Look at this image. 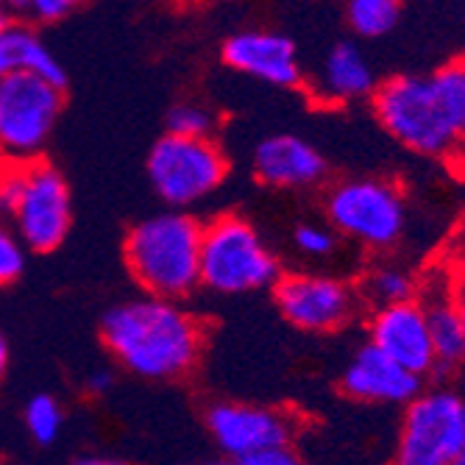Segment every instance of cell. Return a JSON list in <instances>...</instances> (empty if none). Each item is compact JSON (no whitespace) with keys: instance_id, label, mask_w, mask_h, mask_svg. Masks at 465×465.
I'll use <instances>...</instances> for the list:
<instances>
[{"instance_id":"obj_12","label":"cell","mask_w":465,"mask_h":465,"mask_svg":"<svg viewBox=\"0 0 465 465\" xmlns=\"http://www.w3.org/2000/svg\"><path fill=\"white\" fill-rule=\"evenodd\" d=\"M368 346L420 379L438 368L427 315L415 299L376 310L368 323Z\"/></svg>"},{"instance_id":"obj_35","label":"cell","mask_w":465,"mask_h":465,"mask_svg":"<svg viewBox=\"0 0 465 465\" xmlns=\"http://www.w3.org/2000/svg\"><path fill=\"white\" fill-rule=\"evenodd\" d=\"M462 159H465V148H462Z\"/></svg>"},{"instance_id":"obj_4","label":"cell","mask_w":465,"mask_h":465,"mask_svg":"<svg viewBox=\"0 0 465 465\" xmlns=\"http://www.w3.org/2000/svg\"><path fill=\"white\" fill-rule=\"evenodd\" d=\"M279 260L262 242L260 232L240 215H221L203 226L201 284L226 292H253L279 282Z\"/></svg>"},{"instance_id":"obj_15","label":"cell","mask_w":465,"mask_h":465,"mask_svg":"<svg viewBox=\"0 0 465 465\" xmlns=\"http://www.w3.org/2000/svg\"><path fill=\"white\" fill-rule=\"evenodd\" d=\"M253 173L268 187L304 190L326 179V159L302 137L273 134L253 148Z\"/></svg>"},{"instance_id":"obj_24","label":"cell","mask_w":465,"mask_h":465,"mask_svg":"<svg viewBox=\"0 0 465 465\" xmlns=\"http://www.w3.org/2000/svg\"><path fill=\"white\" fill-rule=\"evenodd\" d=\"M15 9V17L25 20V23H59L64 17H70L78 4H73V0H23V4H12Z\"/></svg>"},{"instance_id":"obj_21","label":"cell","mask_w":465,"mask_h":465,"mask_svg":"<svg viewBox=\"0 0 465 465\" xmlns=\"http://www.w3.org/2000/svg\"><path fill=\"white\" fill-rule=\"evenodd\" d=\"M62 424H64V410L54 396L36 393L25 404V430L39 446H51L59 438Z\"/></svg>"},{"instance_id":"obj_22","label":"cell","mask_w":465,"mask_h":465,"mask_svg":"<svg viewBox=\"0 0 465 465\" xmlns=\"http://www.w3.org/2000/svg\"><path fill=\"white\" fill-rule=\"evenodd\" d=\"M215 132V114L198 104H176L167 112V134L184 140H209Z\"/></svg>"},{"instance_id":"obj_25","label":"cell","mask_w":465,"mask_h":465,"mask_svg":"<svg viewBox=\"0 0 465 465\" xmlns=\"http://www.w3.org/2000/svg\"><path fill=\"white\" fill-rule=\"evenodd\" d=\"M292 242L299 245L302 253H307V257H315V260L329 257V253L337 248L334 232H329L326 226H318V223L299 226V229H295V234H292Z\"/></svg>"},{"instance_id":"obj_18","label":"cell","mask_w":465,"mask_h":465,"mask_svg":"<svg viewBox=\"0 0 465 465\" xmlns=\"http://www.w3.org/2000/svg\"><path fill=\"white\" fill-rule=\"evenodd\" d=\"M427 315L430 326V341L435 351V365L438 368H454L465 360V341H462V329L460 318L454 310L451 299V287L443 282L427 284V292H420V299H415Z\"/></svg>"},{"instance_id":"obj_27","label":"cell","mask_w":465,"mask_h":465,"mask_svg":"<svg viewBox=\"0 0 465 465\" xmlns=\"http://www.w3.org/2000/svg\"><path fill=\"white\" fill-rule=\"evenodd\" d=\"M242 465H302V460L295 457L290 449H276V451L260 454V457H253V460H245Z\"/></svg>"},{"instance_id":"obj_29","label":"cell","mask_w":465,"mask_h":465,"mask_svg":"<svg viewBox=\"0 0 465 465\" xmlns=\"http://www.w3.org/2000/svg\"><path fill=\"white\" fill-rule=\"evenodd\" d=\"M451 299H454V310H457L460 329H462V341H465V273L451 284Z\"/></svg>"},{"instance_id":"obj_17","label":"cell","mask_w":465,"mask_h":465,"mask_svg":"<svg viewBox=\"0 0 465 465\" xmlns=\"http://www.w3.org/2000/svg\"><path fill=\"white\" fill-rule=\"evenodd\" d=\"M376 75L357 42H337L329 48L321 75L318 90L326 101H357L376 93Z\"/></svg>"},{"instance_id":"obj_9","label":"cell","mask_w":465,"mask_h":465,"mask_svg":"<svg viewBox=\"0 0 465 465\" xmlns=\"http://www.w3.org/2000/svg\"><path fill=\"white\" fill-rule=\"evenodd\" d=\"M15 234L31 251H54L64 242L73 223L67 179L45 159L25 162V182L15 209Z\"/></svg>"},{"instance_id":"obj_1","label":"cell","mask_w":465,"mask_h":465,"mask_svg":"<svg viewBox=\"0 0 465 465\" xmlns=\"http://www.w3.org/2000/svg\"><path fill=\"white\" fill-rule=\"evenodd\" d=\"M373 112L382 129L420 156H462L465 148V59L427 75H393L376 87Z\"/></svg>"},{"instance_id":"obj_7","label":"cell","mask_w":465,"mask_h":465,"mask_svg":"<svg viewBox=\"0 0 465 465\" xmlns=\"http://www.w3.org/2000/svg\"><path fill=\"white\" fill-rule=\"evenodd\" d=\"M326 215L334 229L365 248H393L407 226L404 195L385 179H346L326 195Z\"/></svg>"},{"instance_id":"obj_26","label":"cell","mask_w":465,"mask_h":465,"mask_svg":"<svg viewBox=\"0 0 465 465\" xmlns=\"http://www.w3.org/2000/svg\"><path fill=\"white\" fill-rule=\"evenodd\" d=\"M23 182H25V164L20 162H4L0 164V215L12 218L20 193H23Z\"/></svg>"},{"instance_id":"obj_2","label":"cell","mask_w":465,"mask_h":465,"mask_svg":"<svg viewBox=\"0 0 465 465\" xmlns=\"http://www.w3.org/2000/svg\"><path fill=\"white\" fill-rule=\"evenodd\" d=\"M101 337L109 354L143 379H182L203 354V323L176 302L151 295L112 307Z\"/></svg>"},{"instance_id":"obj_34","label":"cell","mask_w":465,"mask_h":465,"mask_svg":"<svg viewBox=\"0 0 465 465\" xmlns=\"http://www.w3.org/2000/svg\"><path fill=\"white\" fill-rule=\"evenodd\" d=\"M454 465H465V454H462V457H460V460H457Z\"/></svg>"},{"instance_id":"obj_14","label":"cell","mask_w":465,"mask_h":465,"mask_svg":"<svg viewBox=\"0 0 465 465\" xmlns=\"http://www.w3.org/2000/svg\"><path fill=\"white\" fill-rule=\"evenodd\" d=\"M420 385L424 379L396 365L368 343L349 360L341 376L343 393L368 404H410L420 393Z\"/></svg>"},{"instance_id":"obj_13","label":"cell","mask_w":465,"mask_h":465,"mask_svg":"<svg viewBox=\"0 0 465 465\" xmlns=\"http://www.w3.org/2000/svg\"><path fill=\"white\" fill-rule=\"evenodd\" d=\"M223 62L273 87H299L302 59L295 42L276 31H237L223 42Z\"/></svg>"},{"instance_id":"obj_16","label":"cell","mask_w":465,"mask_h":465,"mask_svg":"<svg viewBox=\"0 0 465 465\" xmlns=\"http://www.w3.org/2000/svg\"><path fill=\"white\" fill-rule=\"evenodd\" d=\"M36 75L42 81L64 90L67 73L54 56V51L39 39V34L28 25H12L0 31V81L9 75Z\"/></svg>"},{"instance_id":"obj_28","label":"cell","mask_w":465,"mask_h":465,"mask_svg":"<svg viewBox=\"0 0 465 465\" xmlns=\"http://www.w3.org/2000/svg\"><path fill=\"white\" fill-rule=\"evenodd\" d=\"M112 385H114V373H112L109 368H98V371H95V373H90V379H87V388H90L95 396L109 393V391H112Z\"/></svg>"},{"instance_id":"obj_10","label":"cell","mask_w":465,"mask_h":465,"mask_svg":"<svg viewBox=\"0 0 465 465\" xmlns=\"http://www.w3.org/2000/svg\"><path fill=\"white\" fill-rule=\"evenodd\" d=\"M279 312L304 331H337L354 315V290L321 273H290L273 284Z\"/></svg>"},{"instance_id":"obj_5","label":"cell","mask_w":465,"mask_h":465,"mask_svg":"<svg viewBox=\"0 0 465 465\" xmlns=\"http://www.w3.org/2000/svg\"><path fill=\"white\" fill-rule=\"evenodd\" d=\"M229 176L226 151L209 140H184L164 134L148 153V179L156 195L184 213L187 206L213 195Z\"/></svg>"},{"instance_id":"obj_33","label":"cell","mask_w":465,"mask_h":465,"mask_svg":"<svg viewBox=\"0 0 465 465\" xmlns=\"http://www.w3.org/2000/svg\"><path fill=\"white\" fill-rule=\"evenodd\" d=\"M198 465H242V462H237V460H229V457H223V460H206V462H198Z\"/></svg>"},{"instance_id":"obj_30","label":"cell","mask_w":465,"mask_h":465,"mask_svg":"<svg viewBox=\"0 0 465 465\" xmlns=\"http://www.w3.org/2000/svg\"><path fill=\"white\" fill-rule=\"evenodd\" d=\"M15 9H12V4H4L0 0V31H6V28H12L15 25Z\"/></svg>"},{"instance_id":"obj_32","label":"cell","mask_w":465,"mask_h":465,"mask_svg":"<svg viewBox=\"0 0 465 465\" xmlns=\"http://www.w3.org/2000/svg\"><path fill=\"white\" fill-rule=\"evenodd\" d=\"M6 365H9V346H6L4 337H0V376H4Z\"/></svg>"},{"instance_id":"obj_23","label":"cell","mask_w":465,"mask_h":465,"mask_svg":"<svg viewBox=\"0 0 465 465\" xmlns=\"http://www.w3.org/2000/svg\"><path fill=\"white\" fill-rule=\"evenodd\" d=\"M25 271V245L20 237L0 223V287H9Z\"/></svg>"},{"instance_id":"obj_11","label":"cell","mask_w":465,"mask_h":465,"mask_svg":"<svg viewBox=\"0 0 465 465\" xmlns=\"http://www.w3.org/2000/svg\"><path fill=\"white\" fill-rule=\"evenodd\" d=\"M206 430L215 438L218 449L237 462L253 460L276 449H287L292 432L287 415L271 407L237 401H221L209 407Z\"/></svg>"},{"instance_id":"obj_3","label":"cell","mask_w":465,"mask_h":465,"mask_svg":"<svg viewBox=\"0 0 465 465\" xmlns=\"http://www.w3.org/2000/svg\"><path fill=\"white\" fill-rule=\"evenodd\" d=\"M201 237L203 223L179 209L143 218L125 234V268L151 299L179 302L201 284Z\"/></svg>"},{"instance_id":"obj_19","label":"cell","mask_w":465,"mask_h":465,"mask_svg":"<svg viewBox=\"0 0 465 465\" xmlns=\"http://www.w3.org/2000/svg\"><path fill=\"white\" fill-rule=\"evenodd\" d=\"M346 20L357 36L379 39L399 25L401 4H396V0H351L346 9Z\"/></svg>"},{"instance_id":"obj_31","label":"cell","mask_w":465,"mask_h":465,"mask_svg":"<svg viewBox=\"0 0 465 465\" xmlns=\"http://www.w3.org/2000/svg\"><path fill=\"white\" fill-rule=\"evenodd\" d=\"M73 465H129V462H123V460H109V457H81V460H75Z\"/></svg>"},{"instance_id":"obj_6","label":"cell","mask_w":465,"mask_h":465,"mask_svg":"<svg viewBox=\"0 0 465 465\" xmlns=\"http://www.w3.org/2000/svg\"><path fill=\"white\" fill-rule=\"evenodd\" d=\"M465 454V401L446 391H420L404 410L391 465H454Z\"/></svg>"},{"instance_id":"obj_20","label":"cell","mask_w":465,"mask_h":465,"mask_svg":"<svg viewBox=\"0 0 465 465\" xmlns=\"http://www.w3.org/2000/svg\"><path fill=\"white\" fill-rule=\"evenodd\" d=\"M362 292L368 295V302L376 304V310L404 304L415 299V279L396 265H379L362 279Z\"/></svg>"},{"instance_id":"obj_8","label":"cell","mask_w":465,"mask_h":465,"mask_svg":"<svg viewBox=\"0 0 465 465\" xmlns=\"http://www.w3.org/2000/svg\"><path fill=\"white\" fill-rule=\"evenodd\" d=\"M64 90L36 75H9L0 81V156L4 162L42 159L62 112Z\"/></svg>"}]
</instances>
